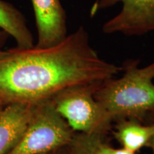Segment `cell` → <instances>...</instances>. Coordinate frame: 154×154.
Segmentation results:
<instances>
[{
  "mask_svg": "<svg viewBox=\"0 0 154 154\" xmlns=\"http://www.w3.org/2000/svg\"><path fill=\"white\" fill-rule=\"evenodd\" d=\"M75 133L50 99L34 104L22 138L9 154H47L66 148Z\"/></svg>",
  "mask_w": 154,
  "mask_h": 154,
  "instance_id": "4",
  "label": "cell"
},
{
  "mask_svg": "<svg viewBox=\"0 0 154 154\" xmlns=\"http://www.w3.org/2000/svg\"><path fill=\"white\" fill-rule=\"evenodd\" d=\"M121 66L103 60L80 26L57 45L0 51V99L35 104L72 86L110 79Z\"/></svg>",
  "mask_w": 154,
  "mask_h": 154,
  "instance_id": "1",
  "label": "cell"
},
{
  "mask_svg": "<svg viewBox=\"0 0 154 154\" xmlns=\"http://www.w3.org/2000/svg\"><path fill=\"white\" fill-rule=\"evenodd\" d=\"M47 154H69L68 146L66 148H63V149H61L57 150V151L51 152V153H49Z\"/></svg>",
  "mask_w": 154,
  "mask_h": 154,
  "instance_id": "14",
  "label": "cell"
},
{
  "mask_svg": "<svg viewBox=\"0 0 154 154\" xmlns=\"http://www.w3.org/2000/svg\"><path fill=\"white\" fill-rule=\"evenodd\" d=\"M103 82L72 86L49 99L74 132L104 138L111 131L113 119L94 97Z\"/></svg>",
  "mask_w": 154,
  "mask_h": 154,
  "instance_id": "3",
  "label": "cell"
},
{
  "mask_svg": "<svg viewBox=\"0 0 154 154\" xmlns=\"http://www.w3.org/2000/svg\"><path fill=\"white\" fill-rule=\"evenodd\" d=\"M0 29L14 40L16 47L29 49L34 47V38L24 14L12 4L0 0Z\"/></svg>",
  "mask_w": 154,
  "mask_h": 154,
  "instance_id": "9",
  "label": "cell"
},
{
  "mask_svg": "<svg viewBox=\"0 0 154 154\" xmlns=\"http://www.w3.org/2000/svg\"><path fill=\"white\" fill-rule=\"evenodd\" d=\"M9 38L10 36L6 33L5 31L0 29V51L4 49V47L7 44V42H8Z\"/></svg>",
  "mask_w": 154,
  "mask_h": 154,
  "instance_id": "13",
  "label": "cell"
},
{
  "mask_svg": "<svg viewBox=\"0 0 154 154\" xmlns=\"http://www.w3.org/2000/svg\"><path fill=\"white\" fill-rule=\"evenodd\" d=\"M138 59L123 63V75L106 80L96 91L95 99L112 118L134 119L142 122L154 109V61L140 67Z\"/></svg>",
  "mask_w": 154,
  "mask_h": 154,
  "instance_id": "2",
  "label": "cell"
},
{
  "mask_svg": "<svg viewBox=\"0 0 154 154\" xmlns=\"http://www.w3.org/2000/svg\"><path fill=\"white\" fill-rule=\"evenodd\" d=\"M142 123L146 124H150L154 125V109L146 116L145 118L142 121ZM147 147L150 148L152 150V151H153V153L154 154V134L153 135L151 139H150Z\"/></svg>",
  "mask_w": 154,
  "mask_h": 154,
  "instance_id": "12",
  "label": "cell"
},
{
  "mask_svg": "<svg viewBox=\"0 0 154 154\" xmlns=\"http://www.w3.org/2000/svg\"><path fill=\"white\" fill-rule=\"evenodd\" d=\"M34 104L7 103L0 111V154H9L22 138Z\"/></svg>",
  "mask_w": 154,
  "mask_h": 154,
  "instance_id": "7",
  "label": "cell"
},
{
  "mask_svg": "<svg viewBox=\"0 0 154 154\" xmlns=\"http://www.w3.org/2000/svg\"><path fill=\"white\" fill-rule=\"evenodd\" d=\"M94 135L75 133L68 146L69 154H96L94 148Z\"/></svg>",
  "mask_w": 154,
  "mask_h": 154,
  "instance_id": "10",
  "label": "cell"
},
{
  "mask_svg": "<svg viewBox=\"0 0 154 154\" xmlns=\"http://www.w3.org/2000/svg\"><path fill=\"white\" fill-rule=\"evenodd\" d=\"M111 131L122 148L136 153L148 146L154 134V125L134 119H121L113 122Z\"/></svg>",
  "mask_w": 154,
  "mask_h": 154,
  "instance_id": "8",
  "label": "cell"
},
{
  "mask_svg": "<svg viewBox=\"0 0 154 154\" xmlns=\"http://www.w3.org/2000/svg\"><path fill=\"white\" fill-rule=\"evenodd\" d=\"M104 138L99 136H94V148L96 154H136L124 148L116 149L104 142Z\"/></svg>",
  "mask_w": 154,
  "mask_h": 154,
  "instance_id": "11",
  "label": "cell"
},
{
  "mask_svg": "<svg viewBox=\"0 0 154 154\" xmlns=\"http://www.w3.org/2000/svg\"><path fill=\"white\" fill-rule=\"evenodd\" d=\"M119 3L122 5L121 9L103 24V33L140 36L154 32V0H96L90 15L93 17L99 11Z\"/></svg>",
  "mask_w": 154,
  "mask_h": 154,
  "instance_id": "5",
  "label": "cell"
},
{
  "mask_svg": "<svg viewBox=\"0 0 154 154\" xmlns=\"http://www.w3.org/2000/svg\"><path fill=\"white\" fill-rule=\"evenodd\" d=\"M7 103H6L5 101H3L2 100L0 99V111H1L2 110V109L6 105H7Z\"/></svg>",
  "mask_w": 154,
  "mask_h": 154,
  "instance_id": "15",
  "label": "cell"
},
{
  "mask_svg": "<svg viewBox=\"0 0 154 154\" xmlns=\"http://www.w3.org/2000/svg\"><path fill=\"white\" fill-rule=\"evenodd\" d=\"M33 7L38 48L57 45L69 35L67 16L60 0H31Z\"/></svg>",
  "mask_w": 154,
  "mask_h": 154,
  "instance_id": "6",
  "label": "cell"
}]
</instances>
